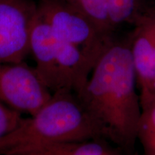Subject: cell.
<instances>
[{"instance_id":"obj_1","label":"cell","mask_w":155,"mask_h":155,"mask_svg":"<svg viewBox=\"0 0 155 155\" xmlns=\"http://www.w3.org/2000/svg\"><path fill=\"white\" fill-rule=\"evenodd\" d=\"M129 37L115 39L102 53L77 96L102 137L123 154H133L141 116L140 97Z\"/></svg>"},{"instance_id":"obj_2","label":"cell","mask_w":155,"mask_h":155,"mask_svg":"<svg viewBox=\"0 0 155 155\" xmlns=\"http://www.w3.org/2000/svg\"><path fill=\"white\" fill-rule=\"evenodd\" d=\"M95 139H104L96 121L75 93L62 91L0 139V154L11 155L27 147Z\"/></svg>"},{"instance_id":"obj_3","label":"cell","mask_w":155,"mask_h":155,"mask_svg":"<svg viewBox=\"0 0 155 155\" xmlns=\"http://www.w3.org/2000/svg\"><path fill=\"white\" fill-rule=\"evenodd\" d=\"M37 9L58 38L98 61L114 40L86 16L61 0H38Z\"/></svg>"},{"instance_id":"obj_4","label":"cell","mask_w":155,"mask_h":155,"mask_svg":"<svg viewBox=\"0 0 155 155\" xmlns=\"http://www.w3.org/2000/svg\"><path fill=\"white\" fill-rule=\"evenodd\" d=\"M52 96L35 67L25 61L0 63V102L6 106L32 116Z\"/></svg>"},{"instance_id":"obj_5","label":"cell","mask_w":155,"mask_h":155,"mask_svg":"<svg viewBox=\"0 0 155 155\" xmlns=\"http://www.w3.org/2000/svg\"><path fill=\"white\" fill-rule=\"evenodd\" d=\"M37 11L34 0H0V63L24 61Z\"/></svg>"},{"instance_id":"obj_6","label":"cell","mask_w":155,"mask_h":155,"mask_svg":"<svg viewBox=\"0 0 155 155\" xmlns=\"http://www.w3.org/2000/svg\"><path fill=\"white\" fill-rule=\"evenodd\" d=\"M30 48L37 72L50 91H65L59 66V39L38 9L31 26Z\"/></svg>"},{"instance_id":"obj_7","label":"cell","mask_w":155,"mask_h":155,"mask_svg":"<svg viewBox=\"0 0 155 155\" xmlns=\"http://www.w3.org/2000/svg\"><path fill=\"white\" fill-rule=\"evenodd\" d=\"M129 35L131 53L140 91L150 88L155 76V7H145Z\"/></svg>"},{"instance_id":"obj_8","label":"cell","mask_w":155,"mask_h":155,"mask_svg":"<svg viewBox=\"0 0 155 155\" xmlns=\"http://www.w3.org/2000/svg\"><path fill=\"white\" fill-rule=\"evenodd\" d=\"M122 151L104 139L68 141L27 147L11 155H121Z\"/></svg>"},{"instance_id":"obj_9","label":"cell","mask_w":155,"mask_h":155,"mask_svg":"<svg viewBox=\"0 0 155 155\" xmlns=\"http://www.w3.org/2000/svg\"><path fill=\"white\" fill-rule=\"evenodd\" d=\"M141 116L137 138L145 155H155V92L141 91Z\"/></svg>"},{"instance_id":"obj_10","label":"cell","mask_w":155,"mask_h":155,"mask_svg":"<svg viewBox=\"0 0 155 155\" xmlns=\"http://www.w3.org/2000/svg\"><path fill=\"white\" fill-rule=\"evenodd\" d=\"M86 16L108 35L113 36L114 30L108 16L106 0H61Z\"/></svg>"},{"instance_id":"obj_11","label":"cell","mask_w":155,"mask_h":155,"mask_svg":"<svg viewBox=\"0 0 155 155\" xmlns=\"http://www.w3.org/2000/svg\"><path fill=\"white\" fill-rule=\"evenodd\" d=\"M110 25L115 31L120 25L133 24L144 8V0H106Z\"/></svg>"},{"instance_id":"obj_12","label":"cell","mask_w":155,"mask_h":155,"mask_svg":"<svg viewBox=\"0 0 155 155\" xmlns=\"http://www.w3.org/2000/svg\"><path fill=\"white\" fill-rule=\"evenodd\" d=\"M23 119L22 114L0 102V139L15 130Z\"/></svg>"},{"instance_id":"obj_13","label":"cell","mask_w":155,"mask_h":155,"mask_svg":"<svg viewBox=\"0 0 155 155\" xmlns=\"http://www.w3.org/2000/svg\"><path fill=\"white\" fill-rule=\"evenodd\" d=\"M148 90H150L153 92H155V76L154 78V79L152 80V83H151L150 87V88L148 89Z\"/></svg>"}]
</instances>
